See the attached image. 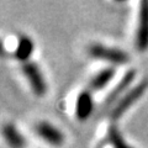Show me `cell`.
Listing matches in <instances>:
<instances>
[{"label": "cell", "instance_id": "8", "mask_svg": "<svg viewBox=\"0 0 148 148\" xmlns=\"http://www.w3.org/2000/svg\"><path fill=\"white\" fill-rule=\"evenodd\" d=\"M3 135L8 145L11 148H24L26 145L25 137L18 132V130L12 123H5L3 126Z\"/></svg>", "mask_w": 148, "mask_h": 148}, {"label": "cell", "instance_id": "6", "mask_svg": "<svg viewBox=\"0 0 148 148\" xmlns=\"http://www.w3.org/2000/svg\"><path fill=\"white\" fill-rule=\"evenodd\" d=\"M92 110H94V101L90 91H82L75 101V116L80 121H85L89 119Z\"/></svg>", "mask_w": 148, "mask_h": 148}, {"label": "cell", "instance_id": "7", "mask_svg": "<svg viewBox=\"0 0 148 148\" xmlns=\"http://www.w3.org/2000/svg\"><path fill=\"white\" fill-rule=\"evenodd\" d=\"M135 77H136V71L135 69H130L128 72L125 73V75L121 78V80L117 83L116 86H115L114 89L110 91V94L106 96L105 105H110V104H112L115 100H117L120 98V95H121L126 89H128L130 85L132 84Z\"/></svg>", "mask_w": 148, "mask_h": 148}, {"label": "cell", "instance_id": "1", "mask_svg": "<svg viewBox=\"0 0 148 148\" xmlns=\"http://www.w3.org/2000/svg\"><path fill=\"white\" fill-rule=\"evenodd\" d=\"M89 53L91 57L103 59L112 64H125L130 61V56L125 51L101 43H92L89 47Z\"/></svg>", "mask_w": 148, "mask_h": 148}, {"label": "cell", "instance_id": "3", "mask_svg": "<svg viewBox=\"0 0 148 148\" xmlns=\"http://www.w3.org/2000/svg\"><path fill=\"white\" fill-rule=\"evenodd\" d=\"M146 89H147V82H141L138 85L132 88V89L119 101V104L115 106V109L112 110V112H111V117L114 120H116L121 116V115H123L138 99L141 98Z\"/></svg>", "mask_w": 148, "mask_h": 148}, {"label": "cell", "instance_id": "11", "mask_svg": "<svg viewBox=\"0 0 148 148\" xmlns=\"http://www.w3.org/2000/svg\"><path fill=\"white\" fill-rule=\"evenodd\" d=\"M108 136H109V141L111 143V146L114 148H133L132 146H130L128 143L125 141L121 132H120L117 130V127L114 126V125H111L109 127Z\"/></svg>", "mask_w": 148, "mask_h": 148}, {"label": "cell", "instance_id": "2", "mask_svg": "<svg viewBox=\"0 0 148 148\" xmlns=\"http://www.w3.org/2000/svg\"><path fill=\"white\" fill-rule=\"evenodd\" d=\"M22 72L26 75L27 80H29L32 91L38 96L45 95V92L47 91V84L45 82V78L42 75L40 67L35 62L29 61L22 64Z\"/></svg>", "mask_w": 148, "mask_h": 148}, {"label": "cell", "instance_id": "9", "mask_svg": "<svg viewBox=\"0 0 148 148\" xmlns=\"http://www.w3.org/2000/svg\"><path fill=\"white\" fill-rule=\"evenodd\" d=\"M34 48H35L34 41L29 36L21 35L17 41V46L15 49V57L18 61H22L24 63L29 62V58L31 57L32 52H34Z\"/></svg>", "mask_w": 148, "mask_h": 148}, {"label": "cell", "instance_id": "10", "mask_svg": "<svg viewBox=\"0 0 148 148\" xmlns=\"http://www.w3.org/2000/svg\"><path fill=\"white\" fill-rule=\"evenodd\" d=\"M114 75H115V69L112 67L104 68L103 71H100L98 74H95L94 78L91 79V82H90L91 89L101 90L111 79H112Z\"/></svg>", "mask_w": 148, "mask_h": 148}, {"label": "cell", "instance_id": "4", "mask_svg": "<svg viewBox=\"0 0 148 148\" xmlns=\"http://www.w3.org/2000/svg\"><path fill=\"white\" fill-rule=\"evenodd\" d=\"M136 47L142 52L148 48V0H142L140 4Z\"/></svg>", "mask_w": 148, "mask_h": 148}, {"label": "cell", "instance_id": "5", "mask_svg": "<svg viewBox=\"0 0 148 148\" xmlns=\"http://www.w3.org/2000/svg\"><path fill=\"white\" fill-rule=\"evenodd\" d=\"M35 130H36L37 135L40 137H42L46 142L52 146H61L64 142V136L62 131L49 122L42 121V122L37 123Z\"/></svg>", "mask_w": 148, "mask_h": 148}]
</instances>
